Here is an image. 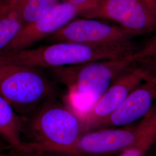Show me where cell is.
<instances>
[{
    "instance_id": "cell-4",
    "label": "cell",
    "mask_w": 156,
    "mask_h": 156,
    "mask_svg": "<svg viewBox=\"0 0 156 156\" xmlns=\"http://www.w3.org/2000/svg\"><path fill=\"white\" fill-rule=\"evenodd\" d=\"M54 94L53 84L38 68L0 62V95L20 115H30Z\"/></svg>"
},
{
    "instance_id": "cell-13",
    "label": "cell",
    "mask_w": 156,
    "mask_h": 156,
    "mask_svg": "<svg viewBox=\"0 0 156 156\" xmlns=\"http://www.w3.org/2000/svg\"><path fill=\"white\" fill-rule=\"evenodd\" d=\"M24 26L15 0H7L0 5V53L5 50Z\"/></svg>"
},
{
    "instance_id": "cell-7",
    "label": "cell",
    "mask_w": 156,
    "mask_h": 156,
    "mask_svg": "<svg viewBox=\"0 0 156 156\" xmlns=\"http://www.w3.org/2000/svg\"><path fill=\"white\" fill-rule=\"evenodd\" d=\"M135 37L119 25L107 24L96 19L76 17L46 39L49 43L105 44L131 41Z\"/></svg>"
},
{
    "instance_id": "cell-15",
    "label": "cell",
    "mask_w": 156,
    "mask_h": 156,
    "mask_svg": "<svg viewBox=\"0 0 156 156\" xmlns=\"http://www.w3.org/2000/svg\"><path fill=\"white\" fill-rule=\"evenodd\" d=\"M64 1H67L69 3L77 6L83 13V12L90 9L96 5L101 0H64Z\"/></svg>"
},
{
    "instance_id": "cell-5",
    "label": "cell",
    "mask_w": 156,
    "mask_h": 156,
    "mask_svg": "<svg viewBox=\"0 0 156 156\" xmlns=\"http://www.w3.org/2000/svg\"><path fill=\"white\" fill-rule=\"evenodd\" d=\"M80 16L113 21L135 36L156 30V5L149 0H101Z\"/></svg>"
},
{
    "instance_id": "cell-11",
    "label": "cell",
    "mask_w": 156,
    "mask_h": 156,
    "mask_svg": "<svg viewBox=\"0 0 156 156\" xmlns=\"http://www.w3.org/2000/svg\"><path fill=\"white\" fill-rule=\"evenodd\" d=\"M24 123L21 116L0 95V136L13 150L29 151L22 138Z\"/></svg>"
},
{
    "instance_id": "cell-10",
    "label": "cell",
    "mask_w": 156,
    "mask_h": 156,
    "mask_svg": "<svg viewBox=\"0 0 156 156\" xmlns=\"http://www.w3.org/2000/svg\"><path fill=\"white\" fill-rule=\"evenodd\" d=\"M156 101V72L136 87L121 105L101 122L97 128L121 127L142 119Z\"/></svg>"
},
{
    "instance_id": "cell-9",
    "label": "cell",
    "mask_w": 156,
    "mask_h": 156,
    "mask_svg": "<svg viewBox=\"0 0 156 156\" xmlns=\"http://www.w3.org/2000/svg\"><path fill=\"white\" fill-rule=\"evenodd\" d=\"M136 125L101 128L87 131L68 154L71 156H101L119 154L131 144Z\"/></svg>"
},
{
    "instance_id": "cell-14",
    "label": "cell",
    "mask_w": 156,
    "mask_h": 156,
    "mask_svg": "<svg viewBox=\"0 0 156 156\" xmlns=\"http://www.w3.org/2000/svg\"><path fill=\"white\" fill-rule=\"evenodd\" d=\"M24 25L34 22L63 0H15Z\"/></svg>"
},
{
    "instance_id": "cell-12",
    "label": "cell",
    "mask_w": 156,
    "mask_h": 156,
    "mask_svg": "<svg viewBox=\"0 0 156 156\" xmlns=\"http://www.w3.org/2000/svg\"><path fill=\"white\" fill-rule=\"evenodd\" d=\"M156 142V101L136 125L131 144L118 156H146Z\"/></svg>"
},
{
    "instance_id": "cell-1",
    "label": "cell",
    "mask_w": 156,
    "mask_h": 156,
    "mask_svg": "<svg viewBox=\"0 0 156 156\" xmlns=\"http://www.w3.org/2000/svg\"><path fill=\"white\" fill-rule=\"evenodd\" d=\"M139 49L132 41L105 44L59 42L0 53V62L35 68L52 69L116 58Z\"/></svg>"
},
{
    "instance_id": "cell-19",
    "label": "cell",
    "mask_w": 156,
    "mask_h": 156,
    "mask_svg": "<svg viewBox=\"0 0 156 156\" xmlns=\"http://www.w3.org/2000/svg\"><path fill=\"white\" fill-rule=\"evenodd\" d=\"M154 38H155V39H156V36H154Z\"/></svg>"
},
{
    "instance_id": "cell-6",
    "label": "cell",
    "mask_w": 156,
    "mask_h": 156,
    "mask_svg": "<svg viewBox=\"0 0 156 156\" xmlns=\"http://www.w3.org/2000/svg\"><path fill=\"white\" fill-rule=\"evenodd\" d=\"M144 63L134 66L119 76L94 103L80 114L84 133L97 128L121 105L136 87L155 73L156 62Z\"/></svg>"
},
{
    "instance_id": "cell-18",
    "label": "cell",
    "mask_w": 156,
    "mask_h": 156,
    "mask_svg": "<svg viewBox=\"0 0 156 156\" xmlns=\"http://www.w3.org/2000/svg\"><path fill=\"white\" fill-rule=\"evenodd\" d=\"M6 1H7V0H0V5H1V4H2L3 3H4Z\"/></svg>"
},
{
    "instance_id": "cell-17",
    "label": "cell",
    "mask_w": 156,
    "mask_h": 156,
    "mask_svg": "<svg viewBox=\"0 0 156 156\" xmlns=\"http://www.w3.org/2000/svg\"><path fill=\"white\" fill-rule=\"evenodd\" d=\"M149 1H151V3H153V4H154L155 5H156V0H149Z\"/></svg>"
},
{
    "instance_id": "cell-2",
    "label": "cell",
    "mask_w": 156,
    "mask_h": 156,
    "mask_svg": "<svg viewBox=\"0 0 156 156\" xmlns=\"http://www.w3.org/2000/svg\"><path fill=\"white\" fill-rule=\"evenodd\" d=\"M154 55V46L149 41L142 48L121 57L49 69L69 90L70 97L85 99L90 106L119 76L134 66L152 59Z\"/></svg>"
},
{
    "instance_id": "cell-8",
    "label": "cell",
    "mask_w": 156,
    "mask_h": 156,
    "mask_svg": "<svg viewBox=\"0 0 156 156\" xmlns=\"http://www.w3.org/2000/svg\"><path fill=\"white\" fill-rule=\"evenodd\" d=\"M82 13L77 6L67 1H62L44 16L24 25L2 53L31 48L37 42L56 33L73 19L80 16Z\"/></svg>"
},
{
    "instance_id": "cell-16",
    "label": "cell",
    "mask_w": 156,
    "mask_h": 156,
    "mask_svg": "<svg viewBox=\"0 0 156 156\" xmlns=\"http://www.w3.org/2000/svg\"><path fill=\"white\" fill-rule=\"evenodd\" d=\"M8 153H0V156H45L44 153L37 151H15Z\"/></svg>"
},
{
    "instance_id": "cell-3",
    "label": "cell",
    "mask_w": 156,
    "mask_h": 156,
    "mask_svg": "<svg viewBox=\"0 0 156 156\" xmlns=\"http://www.w3.org/2000/svg\"><path fill=\"white\" fill-rule=\"evenodd\" d=\"M28 129L32 140L26 143L29 151L68 156L84 133L80 113L73 108L51 99L30 115Z\"/></svg>"
}]
</instances>
